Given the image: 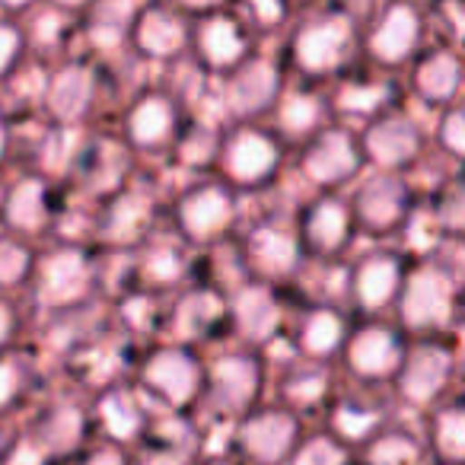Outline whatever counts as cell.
Returning <instances> with one entry per match:
<instances>
[{
    "instance_id": "cell-46",
    "label": "cell",
    "mask_w": 465,
    "mask_h": 465,
    "mask_svg": "<svg viewBox=\"0 0 465 465\" xmlns=\"http://www.w3.org/2000/svg\"><path fill=\"white\" fill-rule=\"evenodd\" d=\"M84 465H124V459H122V452H115V450H99V452H93Z\"/></svg>"
},
{
    "instance_id": "cell-28",
    "label": "cell",
    "mask_w": 465,
    "mask_h": 465,
    "mask_svg": "<svg viewBox=\"0 0 465 465\" xmlns=\"http://www.w3.org/2000/svg\"><path fill=\"white\" fill-rule=\"evenodd\" d=\"M344 338V325L341 319L331 310H316L303 325V348L310 351L312 357H329L338 351Z\"/></svg>"
},
{
    "instance_id": "cell-12",
    "label": "cell",
    "mask_w": 465,
    "mask_h": 465,
    "mask_svg": "<svg viewBox=\"0 0 465 465\" xmlns=\"http://www.w3.org/2000/svg\"><path fill=\"white\" fill-rule=\"evenodd\" d=\"M363 147L382 166H405L418 156L420 150V134L408 118L392 115V118H380L373 128L363 137Z\"/></svg>"
},
{
    "instance_id": "cell-14",
    "label": "cell",
    "mask_w": 465,
    "mask_h": 465,
    "mask_svg": "<svg viewBox=\"0 0 465 465\" xmlns=\"http://www.w3.org/2000/svg\"><path fill=\"white\" fill-rule=\"evenodd\" d=\"M420 35V20L411 7H392L370 35V52L380 61H401L414 52Z\"/></svg>"
},
{
    "instance_id": "cell-7",
    "label": "cell",
    "mask_w": 465,
    "mask_h": 465,
    "mask_svg": "<svg viewBox=\"0 0 465 465\" xmlns=\"http://www.w3.org/2000/svg\"><path fill=\"white\" fill-rule=\"evenodd\" d=\"M297 437V420L287 411H265L255 414L242 424L240 443L255 462H281L291 452Z\"/></svg>"
},
{
    "instance_id": "cell-19",
    "label": "cell",
    "mask_w": 465,
    "mask_h": 465,
    "mask_svg": "<svg viewBox=\"0 0 465 465\" xmlns=\"http://www.w3.org/2000/svg\"><path fill=\"white\" fill-rule=\"evenodd\" d=\"M175 128V112L166 96H143L128 112V137L137 147H160Z\"/></svg>"
},
{
    "instance_id": "cell-37",
    "label": "cell",
    "mask_w": 465,
    "mask_h": 465,
    "mask_svg": "<svg viewBox=\"0 0 465 465\" xmlns=\"http://www.w3.org/2000/svg\"><path fill=\"white\" fill-rule=\"evenodd\" d=\"M128 16L131 7H99L96 20H93V39L109 45V42H118V35L128 29Z\"/></svg>"
},
{
    "instance_id": "cell-30",
    "label": "cell",
    "mask_w": 465,
    "mask_h": 465,
    "mask_svg": "<svg viewBox=\"0 0 465 465\" xmlns=\"http://www.w3.org/2000/svg\"><path fill=\"white\" fill-rule=\"evenodd\" d=\"M147 201L143 198H122L112 204L109 223H105V232H109L115 242H128L134 236H141L143 223H147Z\"/></svg>"
},
{
    "instance_id": "cell-10",
    "label": "cell",
    "mask_w": 465,
    "mask_h": 465,
    "mask_svg": "<svg viewBox=\"0 0 465 465\" xmlns=\"http://www.w3.org/2000/svg\"><path fill=\"white\" fill-rule=\"evenodd\" d=\"M450 367H452V361L443 348H433V344L418 348L401 363V373H399L401 395H405L408 401H414V405L430 401L433 395L446 386V380H450Z\"/></svg>"
},
{
    "instance_id": "cell-41",
    "label": "cell",
    "mask_w": 465,
    "mask_h": 465,
    "mask_svg": "<svg viewBox=\"0 0 465 465\" xmlns=\"http://www.w3.org/2000/svg\"><path fill=\"white\" fill-rule=\"evenodd\" d=\"M440 141H443L446 150L465 156V109H456L443 118V124H440Z\"/></svg>"
},
{
    "instance_id": "cell-22",
    "label": "cell",
    "mask_w": 465,
    "mask_h": 465,
    "mask_svg": "<svg viewBox=\"0 0 465 465\" xmlns=\"http://www.w3.org/2000/svg\"><path fill=\"white\" fill-rule=\"evenodd\" d=\"M198 48L207 64L232 67V64H240L242 52H246V39H242V33L236 29L232 20H226V16H211V20H204L198 29Z\"/></svg>"
},
{
    "instance_id": "cell-31",
    "label": "cell",
    "mask_w": 465,
    "mask_h": 465,
    "mask_svg": "<svg viewBox=\"0 0 465 465\" xmlns=\"http://www.w3.org/2000/svg\"><path fill=\"white\" fill-rule=\"evenodd\" d=\"M433 443L450 462H465V408H450L433 424Z\"/></svg>"
},
{
    "instance_id": "cell-8",
    "label": "cell",
    "mask_w": 465,
    "mask_h": 465,
    "mask_svg": "<svg viewBox=\"0 0 465 465\" xmlns=\"http://www.w3.org/2000/svg\"><path fill=\"white\" fill-rule=\"evenodd\" d=\"M357 166H361V153L344 131H322L306 150V173L312 182H322V185L351 179Z\"/></svg>"
},
{
    "instance_id": "cell-18",
    "label": "cell",
    "mask_w": 465,
    "mask_h": 465,
    "mask_svg": "<svg viewBox=\"0 0 465 465\" xmlns=\"http://www.w3.org/2000/svg\"><path fill=\"white\" fill-rule=\"evenodd\" d=\"M348 226H351L348 207L335 198H322L306 213V242H310L316 252L331 255L348 240Z\"/></svg>"
},
{
    "instance_id": "cell-21",
    "label": "cell",
    "mask_w": 465,
    "mask_h": 465,
    "mask_svg": "<svg viewBox=\"0 0 465 465\" xmlns=\"http://www.w3.org/2000/svg\"><path fill=\"white\" fill-rule=\"evenodd\" d=\"M399 281V262L389 259V255H373V259H367L357 268L354 293L367 310H380V306H386L395 297Z\"/></svg>"
},
{
    "instance_id": "cell-15",
    "label": "cell",
    "mask_w": 465,
    "mask_h": 465,
    "mask_svg": "<svg viewBox=\"0 0 465 465\" xmlns=\"http://www.w3.org/2000/svg\"><path fill=\"white\" fill-rule=\"evenodd\" d=\"M401 211H405V185L399 179L380 175V179L367 182L357 194V217L376 232L399 223Z\"/></svg>"
},
{
    "instance_id": "cell-32",
    "label": "cell",
    "mask_w": 465,
    "mask_h": 465,
    "mask_svg": "<svg viewBox=\"0 0 465 465\" xmlns=\"http://www.w3.org/2000/svg\"><path fill=\"white\" fill-rule=\"evenodd\" d=\"M217 316H220V303L211 297V293H194V297L182 300L179 312H175L182 335H204Z\"/></svg>"
},
{
    "instance_id": "cell-6",
    "label": "cell",
    "mask_w": 465,
    "mask_h": 465,
    "mask_svg": "<svg viewBox=\"0 0 465 465\" xmlns=\"http://www.w3.org/2000/svg\"><path fill=\"white\" fill-rule=\"evenodd\" d=\"M143 382H147L156 395H163L169 405H185L201 389V370H198V363L192 361V354L169 348L147 361V367H143Z\"/></svg>"
},
{
    "instance_id": "cell-16",
    "label": "cell",
    "mask_w": 465,
    "mask_h": 465,
    "mask_svg": "<svg viewBox=\"0 0 465 465\" xmlns=\"http://www.w3.org/2000/svg\"><path fill=\"white\" fill-rule=\"evenodd\" d=\"M90 99H93V74L84 64H71L64 71H58L45 93L48 109L61 122H77L86 112V105H90Z\"/></svg>"
},
{
    "instance_id": "cell-29",
    "label": "cell",
    "mask_w": 465,
    "mask_h": 465,
    "mask_svg": "<svg viewBox=\"0 0 465 465\" xmlns=\"http://www.w3.org/2000/svg\"><path fill=\"white\" fill-rule=\"evenodd\" d=\"M99 414H103V424L112 437L128 440L134 433H141V411H137V405L124 392L105 395L103 405H99Z\"/></svg>"
},
{
    "instance_id": "cell-4",
    "label": "cell",
    "mask_w": 465,
    "mask_h": 465,
    "mask_svg": "<svg viewBox=\"0 0 465 465\" xmlns=\"http://www.w3.org/2000/svg\"><path fill=\"white\" fill-rule=\"evenodd\" d=\"M90 287V265L77 249H58L39 265V297L52 306H71Z\"/></svg>"
},
{
    "instance_id": "cell-1",
    "label": "cell",
    "mask_w": 465,
    "mask_h": 465,
    "mask_svg": "<svg viewBox=\"0 0 465 465\" xmlns=\"http://www.w3.org/2000/svg\"><path fill=\"white\" fill-rule=\"evenodd\" d=\"M452 312V287L450 278L437 268H420L408 278L401 293V319L411 329L427 331L440 329Z\"/></svg>"
},
{
    "instance_id": "cell-2",
    "label": "cell",
    "mask_w": 465,
    "mask_h": 465,
    "mask_svg": "<svg viewBox=\"0 0 465 465\" xmlns=\"http://www.w3.org/2000/svg\"><path fill=\"white\" fill-rule=\"evenodd\" d=\"M351 45V23L341 16H331V20H316L306 23L303 29L293 39V58L303 71L310 74H325L335 71L344 61Z\"/></svg>"
},
{
    "instance_id": "cell-42",
    "label": "cell",
    "mask_w": 465,
    "mask_h": 465,
    "mask_svg": "<svg viewBox=\"0 0 465 465\" xmlns=\"http://www.w3.org/2000/svg\"><path fill=\"white\" fill-rule=\"evenodd\" d=\"M338 103L351 112H367L382 103V90L380 86H348V90L338 96Z\"/></svg>"
},
{
    "instance_id": "cell-45",
    "label": "cell",
    "mask_w": 465,
    "mask_h": 465,
    "mask_svg": "<svg viewBox=\"0 0 465 465\" xmlns=\"http://www.w3.org/2000/svg\"><path fill=\"white\" fill-rule=\"evenodd\" d=\"M14 331H16V312L7 300H0V348L14 338Z\"/></svg>"
},
{
    "instance_id": "cell-40",
    "label": "cell",
    "mask_w": 465,
    "mask_h": 465,
    "mask_svg": "<svg viewBox=\"0 0 465 465\" xmlns=\"http://www.w3.org/2000/svg\"><path fill=\"white\" fill-rule=\"evenodd\" d=\"M23 52V33L16 23L0 20V77H7V71L16 64Z\"/></svg>"
},
{
    "instance_id": "cell-13",
    "label": "cell",
    "mask_w": 465,
    "mask_h": 465,
    "mask_svg": "<svg viewBox=\"0 0 465 465\" xmlns=\"http://www.w3.org/2000/svg\"><path fill=\"white\" fill-rule=\"evenodd\" d=\"M226 96H230V105L240 115H255L278 96V71L268 61H246L236 71V77L230 80Z\"/></svg>"
},
{
    "instance_id": "cell-25",
    "label": "cell",
    "mask_w": 465,
    "mask_h": 465,
    "mask_svg": "<svg viewBox=\"0 0 465 465\" xmlns=\"http://www.w3.org/2000/svg\"><path fill=\"white\" fill-rule=\"evenodd\" d=\"M137 45L147 54H175L185 45V29L166 10H147V14L137 20Z\"/></svg>"
},
{
    "instance_id": "cell-38",
    "label": "cell",
    "mask_w": 465,
    "mask_h": 465,
    "mask_svg": "<svg viewBox=\"0 0 465 465\" xmlns=\"http://www.w3.org/2000/svg\"><path fill=\"white\" fill-rule=\"evenodd\" d=\"M23 382H26V376H23L20 361H14V357H0V411H7V408L20 399Z\"/></svg>"
},
{
    "instance_id": "cell-44",
    "label": "cell",
    "mask_w": 465,
    "mask_h": 465,
    "mask_svg": "<svg viewBox=\"0 0 465 465\" xmlns=\"http://www.w3.org/2000/svg\"><path fill=\"white\" fill-rule=\"evenodd\" d=\"M147 272L156 284H169V281L179 278V259L173 252H153L147 262Z\"/></svg>"
},
{
    "instance_id": "cell-17",
    "label": "cell",
    "mask_w": 465,
    "mask_h": 465,
    "mask_svg": "<svg viewBox=\"0 0 465 465\" xmlns=\"http://www.w3.org/2000/svg\"><path fill=\"white\" fill-rule=\"evenodd\" d=\"M297 242L281 226H262L249 240V262L265 278H284L297 268Z\"/></svg>"
},
{
    "instance_id": "cell-9",
    "label": "cell",
    "mask_w": 465,
    "mask_h": 465,
    "mask_svg": "<svg viewBox=\"0 0 465 465\" xmlns=\"http://www.w3.org/2000/svg\"><path fill=\"white\" fill-rule=\"evenodd\" d=\"M226 169L236 182L242 185H255V182H265L268 175L278 166V147L268 134L259 131H240L232 134L226 143Z\"/></svg>"
},
{
    "instance_id": "cell-26",
    "label": "cell",
    "mask_w": 465,
    "mask_h": 465,
    "mask_svg": "<svg viewBox=\"0 0 465 465\" xmlns=\"http://www.w3.org/2000/svg\"><path fill=\"white\" fill-rule=\"evenodd\" d=\"M192 456V430L182 420H166L150 430L143 465H185Z\"/></svg>"
},
{
    "instance_id": "cell-36",
    "label": "cell",
    "mask_w": 465,
    "mask_h": 465,
    "mask_svg": "<svg viewBox=\"0 0 465 465\" xmlns=\"http://www.w3.org/2000/svg\"><path fill=\"white\" fill-rule=\"evenodd\" d=\"M335 427L344 437L361 440V437H367V433H373L376 411H367V408H361V405H341L335 411Z\"/></svg>"
},
{
    "instance_id": "cell-39",
    "label": "cell",
    "mask_w": 465,
    "mask_h": 465,
    "mask_svg": "<svg viewBox=\"0 0 465 465\" xmlns=\"http://www.w3.org/2000/svg\"><path fill=\"white\" fill-rule=\"evenodd\" d=\"M341 450H338L331 440H312V443H306L303 450L293 456L291 465H341Z\"/></svg>"
},
{
    "instance_id": "cell-43",
    "label": "cell",
    "mask_w": 465,
    "mask_h": 465,
    "mask_svg": "<svg viewBox=\"0 0 465 465\" xmlns=\"http://www.w3.org/2000/svg\"><path fill=\"white\" fill-rule=\"evenodd\" d=\"M440 220H443V226H450V230L465 232V185L456 188V192H452L450 198L443 201Z\"/></svg>"
},
{
    "instance_id": "cell-48",
    "label": "cell",
    "mask_w": 465,
    "mask_h": 465,
    "mask_svg": "<svg viewBox=\"0 0 465 465\" xmlns=\"http://www.w3.org/2000/svg\"><path fill=\"white\" fill-rule=\"evenodd\" d=\"M4 153H7V128L0 122V160H4Z\"/></svg>"
},
{
    "instance_id": "cell-3",
    "label": "cell",
    "mask_w": 465,
    "mask_h": 465,
    "mask_svg": "<svg viewBox=\"0 0 465 465\" xmlns=\"http://www.w3.org/2000/svg\"><path fill=\"white\" fill-rule=\"evenodd\" d=\"M259 392V363L252 357H220L207 380V405L211 411H242Z\"/></svg>"
},
{
    "instance_id": "cell-47",
    "label": "cell",
    "mask_w": 465,
    "mask_h": 465,
    "mask_svg": "<svg viewBox=\"0 0 465 465\" xmlns=\"http://www.w3.org/2000/svg\"><path fill=\"white\" fill-rule=\"evenodd\" d=\"M255 14H259L262 20H265V16H268V20H278V16H281V7H265V4H262V7H255Z\"/></svg>"
},
{
    "instance_id": "cell-34",
    "label": "cell",
    "mask_w": 465,
    "mask_h": 465,
    "mask_svg": "<svg viewBox=\"0 0 465 465\" xmlns=\"http://www.w3.org/2000/svg\"><path fill=\"white\" fill-rule=\"evenodd\" d=\"M33 268V255L16 240H0V287H14L26 281Z\"/></svg>"
},
{
    "instance_id": "cell-27",
    "label": "cell",
    "mask_w": 465,
    "mask_h": 465,
    "mask_svg": "<svg viewBox=\"0 0 465 465\" xmlns=\"http://www.w3.org/2000/svg\"><path fill=\"white\" fill-rule=\"evenodd\" d=\"M80 433H84V418H80V411L71 405H58L54 411H48L39 427L42 443L52 452L74 450V446L80 443Z\"/></svg>"
},
{
    "instance_id": "cell-24",
    "label": "cell",
    "mask_w": 465,
    "mask_h": 465,
    "mask_svg": "<svg viewBox=\"0 0 465 465\" xmlns=\"http://www.w3.org/2000/svg\"><path fill=\"white\" fill-rule=\"evenodd\" d=\"M459 77H462V67H459V61L452 54H427L418 64V71H414V90L424 99H430V103H446L456 93Z\"/></svg>"
},
{
    "instance_id": "cell-49",
    "label": "cell",
    "mask_w": 465,
    "mask_h": 465,
    "mask_svg": "<svg viewBox=\"0 0 465 465\" xmlns=\"http://www.w3.org/2000/svg\"><path fill=\"white\" fill-rule=\"evenodd\" d=\"M213 465H226V462H213Z\"/></svg>"
},
{
    "instance_id": "cell-33",
    "label": "cell",
    "mask_w": 465,
    "mask_h": 465,
    "mask_svg": "<svg viewBox=\"0 0 465 465\" xmlns=\"http://www.w3.org/2000/svg\"><path fill=\"white\" fill-rule=\"evenodd\" d=\"M367 465H418V446H414L411 437L389 433V437L370 443Z\"/></svg>"
},
{
    "instance_id": "cell-20",
    "label": "cell",
    "mask_w": 465,
    "mask_h": 465,
    "mask_svg": "<svg viewBox=\"0 0 465 465\" xmlns=\"http://www.w3.org/2000/svg\"><path fill=\"white\" fill-rule=\"evenodd\" d=\"M4 217L14 230L20 232H39L48 220V198H45V182L42 179H23L10 188L7 204H4Z\"/></svg>"
},
{
    "instance_id": "cell-5",
    "label": "cell",
    "mask_w": 465,
    "mask_h": 465,
    "mask_svg": "<svg viewBox=\"0 0 465 465\" xmlns=\"http://www.w3.org/2000/svg\"><path fill=\"white\" fill-rule=\"evenodd\" d=\"M232 220V198L220 185H201L182 198L179 223L185 236L198 242H207L230 226Z\"/></svg>"
},
{
    "instance_id": "cell-11",
    "label": "cell",
    "mask_w": 465,
    "mask_h": 465,
    "mask_svg": "<svg viewBox=\"0 0 465 465\" xmlns=\"http://www.w3.org/2000/svg\"><path fill=\"white\" fill-rule=\"evenodd\" d=\"M348 363L354 373L367 376V380H382L401 367L399 338L382 325L361 329L348 344Z\"/></svg>"
},
{
    "instance_id": "cell-23",
    "label": "cell",
    "mask_w": 465,
    "mask_h": 465,
    "mask_svg": "<svg viewBox=\"0 0 465 465\" xmlns=\"http://www.w3.org/2000/svg\"><path fill=\"white\" fill-rule=\"evenodd\" d=\"M236 325L246 338L252 341H265L272 338V331L278 329V300L265 291V287H246V291L236 297Z\"/></svg>"
},
{
    "instance_id": "cell-35",
    "label": "cell",
    "mask_w": 465,
    "mask_h": 465,
    "mask_svg": "<svg viewBox=\"0 0 465 465\" xmlns=\"http://www.w3.org/2000/svg\"><path fill=\"white\" fill-rule=\"evenodd\" d=\"M319 99L316 96H291L284 103V109H281V122H284L287 131H293V134H306V131H312L319 124Z\"/></svg>"
}]
</instances>
